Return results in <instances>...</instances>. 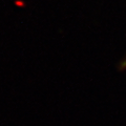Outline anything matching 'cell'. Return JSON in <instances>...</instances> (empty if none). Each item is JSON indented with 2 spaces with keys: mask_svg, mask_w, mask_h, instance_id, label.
I'll return each mask as SVG.
<instances>
[{
  "mask_svg": "<svg viewBox=\"0 0 126 126\" xmlns=\"http://www.w3.org/2000/svg\"><path fill=\"white\" fill-rule=\"evenodd\" d=\"M123 66H126V59L124 60V63H123Z\"/></svg>",
  "mask_w": 126,
  "mask_h": 126,
  "instance_id": "obj_1",
  "label": "cell"
}]
</instances>
